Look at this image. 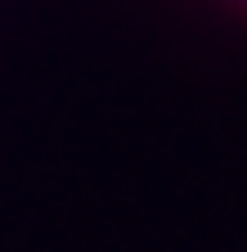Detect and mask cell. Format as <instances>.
<instances>
[{
	"instance_id": "obj_1",
	"label": "cell",
	"mask_w": 247,
	"mask_h": 252,
	"mask_svg": "<svg viewBox=\"0 0 247 252\" xmlns=\"http://www.w3.org/2000/svg\"><path fill=\"white\" fill-rule=\"evenodd\" d=\"M243 9H247V0H243Z\"/></svg>"
}]
</instances>
